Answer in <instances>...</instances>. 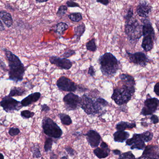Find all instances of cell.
<instances>
[{
	"label": "cell",
	"instance_id": "cell-24",
	"mask_svg": "<svg viewBox=\"0 0 159 159\" xmlns=\"http://www.w3.org/2000/svg\"><path fill=\"white\" fill-rule=\"evenodd\" d=\"M27 92V90L22 87H14L11 88L8 95L12 97L13 96H22L25 95Z\"/></svg>",
	"mask_w": 159,
	"mask_h": 159
},
{
	"label": "cell",
	"instance_id": "cell-9",
	"mask_svg": "<svg viewBox=\"0 0 159 159\" xmlns=\"http://www.w3.org/2000/svg\"><path fill=\"white\" fill-rule=\"evenodd\" d=\"M63 101L65 108L68 111L77 110L80 107V97L72 92H70L65 95Z\"/></svg>",
	"mask_w": 159,
	"mask_h": 159
},
{
	"label": "cell",
	"instance_id": "cell-23",
	"mask_svg": "<svg viewBox=\"0 0 159 159\" xmlns=\"http://www.w3.org/2000/svg\"><path fill=\"white\" fill-rule=\"evenodd\" d=\"M136 123L134 122L130 123L125 121H120L117 124L116 129L118 131H125L127 129H132L136 127Z\"/></svg>",
	"mask_w": 159,
	"mask_h": 159
},
{
	"label": "cell",
	"instance_id": "cell-48",
	"mask_svg": "<svg viewBox=\"0 0 159 159\" xmlns=\"http://www.w3.org/2000/svg\"><path fill=\"white\" fill-rule=\"evenodd\" d=\"M5 30V27L4 26L2 22L1 21V20H0V31H3Z\"/></svg>",
	"mask_w": 159,
	"mask_h": 159
},
{
	"label": "cell",
	"instance_id": "cell-34",
	"mask_svg": "<svg viewBox=\"0 0 159 159\" xmlns=\"http://www.w3.org/2000/svg\"><path fill=\"white\" fill-rule=\"evenodd\" d=\"M134 155L131 151L122 153L119 155L118 159H135Z\"/></svg>",
	"mask_w": 159,
	"mask_h": 159
},
{
	"label": "cell",
	"instance_id": "cell-5",
	"mask_svg": "<svg viewBox=\"0 0 159 159\" xmlns=\"http://www.w3.org/2000/svg\"><path fill=\"white\" fill-rule=\"evenodd\" d=\"M125 32L129 41H138L143 36V25L136 18H133L125 22Z\"/></svg>",
	"mask_w": 159,
	"mask_h": 159
},
{
	"label": "cell",
	"instance_id": "cell-39",
	"mask_svg": "<svg viewBox=\"0 0 159 159\" xmlns=\"http://www.w3.org/2000/svg\"><path fill=\"white\" fill-rule=\"evenodd\" d=\"M66 4L68 7H79V8H82V7H80V6L79 5V4L76 2L74 1H72V0H69V1H67V2H66Z\"/></svg>",
	"mask_w": 159,
	"mask_h": 159
},
{
	"label": "cell",
	"instance_id": "cell-16",
	"mask_svg": "<svg viewBox=\"0 0 159 159\" xmlns=\"http://www.w3.org/2000/svg\"><path fill=\"white\" fill-rule=\"evenodd\" d=\"M85 135L87 136V140L91 148H95L98 147L101 140V136L99 133L93 130H90Z\"/></svg>",
	"mask_w": 159,
	"mask_h": 159
},
{
	"label": "cell",
	"instance_id": "cell-42",
	"mask_svg": "<svg viewBox=\"0 0 159 159\" xmlns=\"http://www.w3.org/2000/svg\"><path fill=\"white\" fill-rule=\"evenodd\" d=\"M95 72H96V71H95L94 67L93 66H90V67L89 68L88 74L91 76H94L95 75Z\"/></svg>",
	"mask_w": 159,
	"mask_h": 159
},
{
	"label": "cell",
	"instance_id": "cell-45",
	"mask_svg": "<svg viewBox=\"0 0 159 159\" xmlns=\"http://www.w3.org/2000/svg\"><path fill=\"white\" fill-rule=\"evenodd\" d=\"M154 91L157 96H159V82H157V84L155 85Z\"/></svg>",
	"mask_w": 159,
	"mask_h": 159
},
{
	"label": "cell",
	"instance_id": "cell-25",
	"mask_svg": "<svg viewBox=\"0 0 159 159\" xmlns=\"http://www.w3.org/2000/svg\"><path fill=\"white\" fill-rule=\"evenodd\" d=\"M86 31V26L84 23L79 24L74 28L75 36L77 42L80 40V38L82 36Z\"/></svg>",
	"mask_w": 159,
	"mask_h": 159
},
{
	"label": "cell",
	"instance_id": "cell-20",
	"mask_svg": "<svg viewBox=\"0 0 159 159\" xmlns=\"http://www.w3.org/2000/svg\"><path fill=\"white\" fill-rule=\"evenodd\" d=\"M129 136V133L128 132L117 131L114 134V141L118 143H124Z\"/></svg>",
	"mask_w": 159,
	"mask_h": 159
},
{
	"label": "cell",
	"instance_id": "cell-2",
	"mask_svg": "<svg viewBox=\"0 0 159 159\" xmlns=\"http://www.w3.org/2000/svg\"><path fill=\"white\" fill-rule=\"evenodd\" d=\"M8 61V80L16 83L23 80L25 74V67L18 57L6 48L3 49Z\"/></svg>",
	"mask_w": 159,
	"mask_h": 159
},
{
	"label": "cell",
	"instance_id": "cell-54",
	"mask_svg": "<svg viewBox=\"0 0 159 159\" xmlns=\"http://www.w3.org/2000/svg\"><path fill=\"white\" fill-rule=\"evenodd\" d=\"M72 1H75V0H72Z\"/></svg>",
	"mask_w": 159,
	"mask_h": 159
},
{
	"label": "cell",
	"instance_id": "cell-43",
	"mask_svg": "<svg viewBox=\"0 0 159 159\" xmlns=\"http://www.w3.org/2000/svg\"><path fill=\"white\" fill-rule=\"evenodd\" d=\"M41 111L45 112V113H47L50 110V108H49V107L47 105L45 104L42 105L41 106Z\"/></svg>",
	"mask_w": 159,
	"mask_h": 159
},
{
	"label": "cell",
	"instance_id": "cell-51",
	"mask_svg": "<svg viewBox=\"0 0 159 159\" xmlns=\"http://www.w3.org/2000/svg\"><path fill=\"white\" fill-rule=\"evenodd\" d=\"M0 159H4L3 155L1 153H0Z\"/></svg>",
	"mask_w": 159,
	"mask_h": 159
},
{
	"label": "cell",
	"instance_id": "cell-33",
	"mask_svg": "<svg viewBox=\"0 0 159 159\" xmlns=\"http://www.w3.org/2000/svg\"><path fill=\"white\" fill-rule=\"evenodd\" d=\"M133 10L132 7H130L127 10V13L124 16V19L125 20V22L129 21L133 18Z\"/></svg>",
	"mask_w": 159,
	"mask_h": 159
},
{
	"label": "cell",
	"instance_id": "cell-12",
	"mask_svg": "<svg viewBox=\"0 0 159 159\" xmlns=\"http://www.w3.org/2000/svg\"><path fill=\"white\" fill-rule=\"evenodd\" d=\"M127 54L130 62L142 67L146 66L150 61L148 57L143 52H138L132 54L127 51Z\"/></svg>",
	"mask_w": 159,
	"mask_h": 159
},
{
	"label": "cell",
	"instance_id": "cell-32",
	"mask_svg": "<svg viewBox=\"0 0 159 159\" xmlns=\"http://www.w3.org/2000/svg\"><path fill=\"white\" fill-rule=\"evenodd\" d=\"M68 10V7L65 5H61L59 7L57 12V16L59 17H62L66 14Z\"/></svg>",
	"mask_w": 159,
	"mask_h": 159
},
{
	"label": "cell",
	"instance_id": "cell-17",
	"mask_svg": "<svg viewBox=\"0 0 159 159\" xmlns=\"http://www.w3.org/2000/svg\"><path fill=\"white\" fill-rule=\"evenodd\" d=\"M159 153L158 146L150 145L146 147L142 156L152 159H159Z\"/></svg>",
	"mask_w": 159,
	"mask_h": 159
},
{
	"label": "cell",
	"instance_id": "cell-19",
	"mask_svg": "<svg viewBox=\"0 0 159 159\" xmlns=\"http://www.w3.org/2000/svg\"><path fill=\"white\" fill-rule=\"evenodd\" d=\"M41 94L40 92H35L31 93L27 97L21 100V104L23 107L29 106L30 105L37 102L41 97Z\"/></svg>",
	"mask_w": 159,
	"mask_h": 159
},
{
	"label": "cell",
	"instance_id": "cell-28",
	"mask_svg": "<svg viewBox=\"0 0 159 159\" xmlns=\"http://www.w3.org/2000/svg\"><path fill=\"white\" fill-rule=\"evenodd\" d=\"M68 18L73 22H79L83 19L82 14L79 12H75L68 15Z\"/></svg>",
	"mask_w": 159,
	"mask_h": 159
},
{
	"label": "cell",
	"instance_id": "cell-41",
	"mask_svg": "<svg viewBox=\"0 0 159 159\" xmlns=\"http://www.w3.org/2000/svg\"><path fill=\"white\" fill-rule=\"evenodd\" d=\"M65 150L67 151L68 154L70 155L71 157H72V156H74L75 151L72 148L70 147H67L65 148Z\"/></svg>",
	"mask_w": 159,
	"mask_h": 159
},
{
	"label": "cell",
	"instance_id": "cell-6",
	"mask_svg": "<svg viewBox=\"0 0 159 159\" xmlns=\"http://www.w3.org/2000/svg\"><path fill=\"white\" fill-rule=\"evenodd\" d=\"M44 133L50 138L58 139L61 137L63 131L58 124L50 118L45 117L42 121Z\"/></svg>",
	"mask_w": 159,
	"mask_h": 159
},
{
	"label": "cell",
	"instance_id": "cell-36",
	"mask_svg": "<svg viewBox=\"0 0 159 159\" xmlns=\"http://www.w3.org/2000/svg\"><path fill=\"white\" fill-rule=\"evenodd\" d=\"M31 152L32 153L34 158H39L42 156L41 152H40V150H39V148L38 147H36L34 146L33 147L31 148Z\"/></svg>",
	"mask_w": 159,
	"mask_h": 159
},
{
	"label": "cell",
	"instance_id": "cell-13",
	"mask_svg": "<svg viewBox=\"0 0 159 159\" xmlns=\"http://www.w3.org/2000/svg\"><path fill=\"white\" fill-rule=\"evenodd\" d=\"M126 144L128 146H132L131 149H137L138 150H144L145 148V142L143 141L141 134H134L132 138L127 139Z\"/></svg>",
	"mask_w": 159,
	"mask_h": 159
},
{
	"label": "cell",
	"instance_id": "cell-46",
	"mask_svg": "<svg viewBox=\"0 0 159 159\" xmlns=\"http://www.w3.org/2000/svg\"><path fill=\"white\" fill-rule=\"evenodd\" d=\"M97 2L100 3L105 6H107L109 3V0H96Z\"/></svg>",
	"mask_w": 159,
	"mask_h": 159
},
{
	"label": "cell",
	"instance_id": "cell-15",
	"mask_svg": "<svg viewBox=\"0 0 159 159\" xmlns=\"http://www.w3.org/2000/svg\"><path fill=\"white\" fill-rule=\"evenodd\" d=\"M152 9V7L148 2L146 1H142L137 7L136 13L141 17L147 18Z\"/></svg>",
	"mask_w": 159,
	"mask_h": 159
},
{
	"label": "cell",
	"instance_id": "cell-18",
	"mask_svg": "<svg viewBox=\"0 0 159 159\" xmlns=\"http://www.w3.org/2000/svg\"><path fill=\"white\" fill-rule=\"evenodd\" d=\"M100 146L101 148H97L96 149H94L93 151L94 155L98 158L100 159L105 158L109 156L111 150L109 149L108 145L105 142H102Z\"/></svg>",
	"mask_w": 159,
	"mask_h": 159
},
{
	"label": "cell",
	"instance_id": "cell-37",
	"mask_svg": "<svg viewBox=\"0 0 159 159\" xmlns=\"http://www.w3.org/2000/svg\"><path fill=\"white\" fill-rule=\"evenodd\" d=\"M20 133L19 129L17 128H11L8 131V134L11 136H15L18 135Z\"/></svg>",
	"mask_w": 159,
	"mask_h": 159
},
{
	"label": "cell",
	"instance_id": "cell-49",
	"mask_svg": "<svg viewBox=\"0 0 159 159\" xmlns=\"http://www.w3.org/2000/svg\"><path fill=\"white\" fill-rule=\"evenodd\" d=\"M57 158H58V156L57 155L53 153H51L50 157V159H57Z\"/></svg>",
	"mask_w": 159,
	"mask_h": 159
},
{
	"label": "cell",
	"instance_id": "cell-47",
	"mask_svg": "<svg viewBox=\"0 0 159 159\" xmlns=\"http://www.w3.org/2000/svg\"><path fill=\"white\" fill-rule=\"evenodd\" d=\"M113 153L114 155H116V156H119L121 154V152L119 150H117V149L113 150Z\"/></svg>",
	"mask_w": 159,
	"mask_h": 159
},
{
	"label": "cell",
	"instance_id": "cell-29",
	"mask_svg": "<svg viewBox=\"0 0 159 159\" xmlns=\"http://www.w3.org/2000/svg\"><path fill=\"white\" fill-rule=\"evenodd\" d=\"M86 48L87 50L91 52H95L97 50V46L95 43V39L94 38L91 39L86 43Z\"/></svg>",
	"mask_w": 159,
	"mask_h": 159
},
{
	"label": "cell",
	"instance_id": "cell-10",
	"mask_svg": "<svg viewBox=\"0 0 159 159\" xmlns=\"http://www.w3.org/2000/svg\"><path fill=\"white\" fill-rule=\"evenodd\" d=\"M159 105V101L157 98H147L144 102V106L141 111V115L143 116L153 115L158 109Z\"/></svg>",
	"mask_w": 159,
	"mask_h": 159
},
{
	"label": "cell",
	"instance_id": "cell-35",
	"mask_svg": "<svg viewBox=\"0 0 159 159\" xmlns=\"http://www.w3.org/2000/svg\"><path fill=\"white\" fill-rule=\"evenodd\" d=\"M34 115V112H31V111L28 110H23L21 112V116L23 119H25L30 118L33 117Z\"/></svg>",
	"mask_w": 159,
	"mask_h": 159
},
{
	"label": "cell",
	"instance_id": "cell-26",
	"mask_svg": "<svg viewBox=\"0 0 159 159\" xmlns=\"http://www.w3.org/2000/svg\"><path fill=\"white\" fill-rule=\"evenodd\" d=\"M61 122L63 125L69 126L72 124V120L69 115L63 113H60L58 115Z\"/></svg>",
	"mask_w": 159,
	"mask_h": 159
},
{
	"label": "cell",
	"instance_id": "cell-21",
	"mask_svg": "<svg viewBox=\"0 0 159 159\" xmlns=\"http://www.w3.org/2000/svg\"><path fill=\"white\" fill-rule=\"evenodd\" d=\"M94 102H95L97 110L99 112V114L103 115V114H105V112L104 111L103 109L105 107L108 106V104H109L108 102L103 98H101V97H99L94 101Z\"/></svg>",
	"mask_w": 159,
	"mask_h": 159
},
{
	"label": "cell",
	"instance_id": "cell-8",
	"mask_svg": "<svg viewBox=\"0 0 159 159\" xmlns=\"http://www.w3.org/2000/svg\"><path fill=\"white\" fill-rule=\"evenodd\" d=\"M80 107L88 115L95 116L99 114L94 101L86 94L80 97Z\"/></svg>",
	"mask_w": 159,
	"mask_h": 159
},
{
	"label": "cell",
	"instance_id": "cell-11",
	"mask_svg": "<svg viewBox=\"0 0 159 159\" xmlns=\"http://www.w3.org/2000/svg\"><path fill=\"white\" fill-rule=\"evenodd\" d=\"M56 85L59 90L70 92H75L78 88L74 82L65 76L60 77L57 80Z\"/></svg>",
	"mask_w": 159,
	"mask_h": 159
},
{
	"label": "cell",
	"instance_id": "cell-40",
	"mask_svg": "<svg viewBox=\"0 0 159 159\" xmlns=\"http://www.w3.org/2000/svg\"><path fill=\"white\" fill-rule=\"evenodd\" d=\"M150 119L153 124H157L159 122V118L157 115H152Z\"/></svg>",
	"mask_w": 159,
	"mask_h": 159
},
{
	"label": "cell",
	"instance_id": "cell-3",
	"mask_svg": "<svg viewBox=\"0 0 159 159\" xmlns=\"http://www.w3.org/2000/svg\"><path fill=\"white\" fill-rule=\"evenodd\" d=\"M100 69L105 76H114L120 68V63L112 53H105L99 59Z\"/></svg>",
	"mask_w": 159,
	"mask_h": 159
},
{
	"label": "cell",
	"instance_id": "cell-38",
	"mask_svg": "<svg viewBox=\"0 0 159 159\" xmlns=\"http://www.w3.org/2000/svg\"><path fill=\"white\" fill-rule=\"evenodd\" d=\"M75 54L76 52L74 50H72V49H69V50H67L66 52H64L62 55V57H63L64 58L67 59V58L70 57L75 55Z\"/></svg>",
	"mask_w": 159,
	"mask_h": 159
},
{
	"label": "cell",
	"instance_id": "cell-31",
	"mask_svg": "<svg viewBox=\"0 0 159 159\" xmlns=\"http://www.w3.org/2000/svg\"><path fill=\"white\" fill-rule=\"evenodd\" d=\"M53 140L50 137L47 138L45 142L44 149L46 152L50 151L52 148V144H53Z\"/></svg>",
	"mask_w": 159,
	"mask_h": 159
},
{
	"label": "cell",
	"instance_id": "cell-14",
	"mask_svg": "<svg viewBox=\"0 0 159 159\" xmlns=\"http://www.w3.org/2000/svg\"><path fill=\"white\" fill-rule=\"evenodd\" d=\"M49 60L51 64L56 65L57 67L63 70H70L72 66V61L64 58L52 56L49 57Z\"/></svg>",
	"mask_w": 159,
	"mask_h": 159
},
{
	"label": "cell",
	"instance_id": "cell-1",
	"mask_svg": "<svg viewBox=\"0 0 159 159\" xmlns=\"http://www.w3.org/2000/svg\"><path fill=\"white\" fill-rule=\"evenodd\" d=\"M118 87L114 88L111 98L116 104L123 105L128 103L135 93V82L131 75L122 74L119 76Z\"/></svg>",
	"mask_w": 159,
	"mask_h": 159
},
{
	"label": "cell",
	"instance_id": "cell-30",
	"mask_svg": "<svg viewBox=\"0 0 159 159\" xmlns=\"http://www.w3.org/2000/svg\"><path fill=\"white\" fill-rule=\"evenodd\" d=\"M141 135L143 141L146 143L150 142L153 139V134L148 131L141 134Z\"/></svg>",
	"mask_w": 159,
	"mask_h": 159
},
{
	"label": "cell",
	"instance_id": "cell-53",
	"mask_svg": "<svg viewBox=\"0 0 159 159\" xmlns=\"http://www.w3.org/2000/svg\"><path fill=\"white\" fill-rule=\"evenodd\" d=\"M60 159H68V158H67V157H62Z\"/></svg>",
	"mask_w": 159,
	"mask_h": 159
},
{
	"label": "cell",
	"instance_id": "cell-44",
	"mask_svg": "<svg viewBox=\"0 0 159 159\" xmlns=\"http://www.w3.org/2000/svg\"><path fill=\"white\" fill-rule=\"evenodd\" d=\"M0 67L1 69L5 72L8 71V69H7L6 65L5 63L2 61L0 60Z\"/></svg>",
	"mask_w": 159,
	"mask_h": 159
},
{
	"label": "cell",
	"instance_id": "cell-22",
	"mask_svg": "<svg viewBox=\"0 0 159 159\" xmlns=\"http://www.w3.org/2000/svg\"><path fill=\"white\" fill-rule=\"evenodd\" d=\"M0 18L2 20L5 25L8 28H10L13 25V19L10 13H7L3 10L1 11H0Z\"/></svg>",
	"mask_w": 159,
	"mask_h": 159
},
{
	"label": "cell",
	"instance_id": "cell-52",
	"mask_svg": "<svg viewBox=\"0 0 159 159\" xmlns=\"http://www.w3.org/2000/svg\"><path fill=\"white\" fill-rule=\"evenodd\" d=\"M135 159H145V158L144 157H143V156H142V157H140L138 158Z\"/></svg>",
	"mask_w": 159,
	"mask_h": 159
},
{
	"label": "cell",
	"instance_id": "cell-27",
	"mask_svg": "<svg viewBox=\"0 0 159 159\" xmlns=\"http://www.w3.org/2000/svg\"><path fill=\"white\" fill-rule=\"evenodd\" d=\"M68 28H69V26L67 25V23L63 22H60L56 26V32L58 34L61 35Z\"/></svg>",
	"mask_w": 159,
	"mask_h": 159
},
{
	"label": "cell",
	"instance_id": "cell-4",
	"mask_svg": "<svg viewBox=\"0 0 159 159\" xmlns=\"http://www.w3.org/2000/svg\"><path fill=\"white\" fill-rule=\"evenodd\" d=\"M142 23L143 38L142 42V47L145 51L148 52L154 48L156 34L152 23L149 19L144 18Z\"/></svg>",
	"mask_w": 159,
	"mask_h": 159
},
{
	"label": "cell",
	"instance_id": "cell-7",
	"mask_svg": "<svg viewBox=\"0 0 159 159\" xmlns=\"http://www.w3.org/2000/svg\"><path fill=\"white\" fill-rule=\"evenodd\" d=\"M0 106L7 113H12L15 111H19L22 107L21 102L12 97L5 96L0 102Z\"/></svg>",
	"mask_w": 159,
	"mask_h": 159
},
{
	"label": "cell",
	"instance_id": "cell-50",
	"mask_svg": "<svg viewBox=\"0 0 159 159\" xmlns=\"http://www.w3.org/2000/svg\"><path fill=\"white\" fill-rule=\"evenodd\" d=\"M35 1L38 3H43L48 2V1H49V0H35Z\"/></svg>",
	"mask_w": 159,
	"mask_h": 159
}]
</instances>
